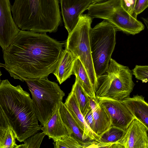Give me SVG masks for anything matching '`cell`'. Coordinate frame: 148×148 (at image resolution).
<instances>
[{"label": "cell", "mask_w": 148, "mask_h": 148, "mask_svg": "<svg viewBox=\"0 0 148 148\" xmlns=\"http://www.w3.org/2000/svg\"><path fill=\"white\" fill-rule=\"evenodd\" d=\"M132 71L137 79L143 83L148 82V65H136Z\"/></svg>", "instance_id": "cb8c5ba5"}, {"label": "cell", "mask_w": 148, "mask_h": 148, "mask_svg": "<svg viewBox=\"0 0 148 148\" xmlns=\"http://www.w3.org/2000/svg\"><path fill=\"white\" fill-rule=\"evenodd\" d=\"M45 135L43 132H37L25 140L24 144L17 145L15 148H39Z\"/></svg>", "instance_id": "7402d4cb"}, {"label": "cell", "mask_w": 148, "mask_h": 148, "mask_svg": "<svg viewBox=\"0 0 148 148\" xmlns=\"http://www.w3.org/2000/svg\"><path fill=\"white\" fill-rule=\"evenodd\" d=\"M123 7L132 15L136 0H120Z\"/></svg>", "instance_id": "83f0119b"}, {"label": "cell", "mask_w": 148, "mask_h": 148, "mask_svg": "<svg viewBox=\"0 0 148 148\" xmlns=\"http://www.w3.org/2000/svg\"><path fill=\"white\" fill-rule=\"evenodd\" d=\"M76 58L67 49L63 50L56 69L53 73L60 84L73 74V66Z\"/></svg>", "instance_id": "5bb4252c"}, {"label": "cell", "mask_w": 148, "mask_h": 148, "mask_svg": "<svg viewBox=\"0 0 148 148\" xmlns=\"http://www.w3.org/2000/svg\"><path fill=\"white\" fill-rule=\"evenodd\" d=\"M71 92L74 94L80 111L84 117L90 109L89 96L76 79Z\"/></svg>", "instance_id": "ffe728a7"}, {"label": "cell", "mask_w": 148, "mask_h": 148, "mask_svg": "<svg viewBox=\"0 0 148 148\" xmlns=\"http://www.w3.org/2000/svg\"><path fill=\"white\" fill-rule=\"evenodd\" d=\"M92 18L86 14H82L80 16L77 25L68 34L66 49L82 62L95 92L98 86V79L94 69L89 38Z\"/></svg>", "instance_id": "52a82bcc"}, {"label": "cell", "mask_w": 148, "mask_h": 148, "mask_svg": "<svg viewBox=\"0 0 148 148\" xmlns=\"http://www.w3.org/2000/svg\"><path fill=\"white\" fill-rule=\"evenodd\" d=\"M92 112L95 123L94 132L99 137L112 126L111 119L105 108L99 103Z\"/></svg>", "instance_id": "d6986e66"}, {"label": "cell", "mask_w": 148, "mask_h": 148, "mask_svg": "<svg viewBox=\"0 0 148 148\" xmlns=\"http://www.w3.org/2000/svg\"><path fill=\"white\" fill-rule=\"evenodd\" d=\"M97 99L99 103L105 108L109 114L112 126L125 131L135 118L126 103L123 101Z\"/></svg>", "instance_id": "ba28073f"}, {"label": "cell", "mask_w": 148, "mask_h": 148, "mask_svg": "<svg viewBox=\"0 0 148 148\" xmlns=\"http://www.w3.org/2000/svg\"><path fill=\"white\" fill-rule=\"evenodd\" d=\"M23 80L31 94L38 120L45 126L54 112L60 108L65 93L57 83L49 81L47 77Z\"/></svg>", "instance_id": "5b68a950"}, {"label": "cell", "mask_w": 148, "mask_h": 148, "mask_svg": "<svg viewBox=\"0 0 148 148\" xmlns=\"http://www.w3.org/2000/svg\"><path fill=\"white\" fill-rule=\"evenodd\" d=\"M55 148H82V145L71 136L62 137L53 143Z\"/></svg>", "instance_id": "603a6c76"}, {"label": "cell", "mask_w": 148, "mask_h": 148, "mask_svg": "<svg viewBox=\"0 0 148 148\" xmlns=\"http://www.w3.org/2000/svg\"><path fill=\"white\" fill-rule=\"evenodd\" d=\"M16 139L15 133L0 111V148H15L18 145Z\"/></svg>", "instance_id": "ac0fdd59"}, {"label": "cell", "mask_w": 148, "mask_h": 148, "mask_svg": "<svg viewBox=\"0 0 148 148\" xmlns=\"http://www.w3.org/2000/svg\"><path fill=\"white\" fill-rule=\"evenodd\" d=\"M116 30L113 25L105 20L90 29L91 56L97 79L107 70L116 44Z\"/></svg>", "instance_id": "8992f818"}, {"label": "cell", "mask_w": 148, "mask_h": 148, "mask_svg": "<svg viewBox=\"0 0 148 148\" xmlns=\"http://www.w3.org/2000/svg\"><path fill=\"white\" fill-rule=\"evenodd\" d=\"M148 7V0H136L132 15L137 18L138 15L144 11Z\"/></svg>", "instance_id": "d4e9b609"}, {"label": "cell", "mask_w": 148, "mask_h": 148, "mask_svg": "<svg viewBox=\"0 0 148 148\" xmlns=\"http://www.w3.org/2000/svg\"><path fill=\"white\" fill-rule=\"evenodd\" d=\"M41 130L49 137V139L51 138L54 141L72 134L62 119L59 109L54 112L45 126H42Z\"/></svg>", "instance_id": "4fadbf2b"}, {"label": "cell", "mask_w": 148, "mask_h": 148, "mask_svg": "<svg viewBox=\"0 0 148 148\" xmlns=\"http://www.w3.org/2000/svg\"><path fill=\"white\" fill-rule=\"evenodd\" d=\"M134 117L146 128L148 131V103L142 95H136L123 101Z\"/></svg>", "instance_id": "9a60e30c"}, {"label": "cell", "mask_w": 148, "mask_h": 148, "mask_svg": "<svg viewBox=\"0 0 148 148\" xmlns=\"http://www.w3.org/2000/svg\"><path fill=\"white\" fill-rule=\"evenodd\" d=\"M125 132L120 128L112 126L99 135V138L95 141L102 143L119 142L123 136Z\"/></svg>", "instance_id": "44dd1931"}, {"label": "cell", "mask_w": 148, "mask_h": 148, "mask_svg": "<svg viewBox=\"0 0 148 148\" xmlns=\"http://www.w3.org/2000/svg\"><path fill=\"white\" fill-rule=\"evenodd\" d=\"M64 104L71 115L83 132L84 139L88 142L97 141L98 138L86 124L84 117L81 113L74 94H69Z\"/></svg>", "instance_id": "7c38bea8"}, {"label": "cell", "mask_w": 148, "mask_h": 148, "mask_svg": "<svg viewBox=\"0 0 148 148\" xmlns=\"http://www.w3.org/2000/svg\"><path fill=\"white\" fill-rule=\"evenodd\" d=\"M73 74L76 79L88 96L92 98L96 97L95 92L85 68L78 58L75 62Z\"/></svg>", "instance_id": "e0dca14e"}, {"label": "cell", "mask_w": 148, "mask_h": 148, "mask_svg": "<svg viewBox=\"0 0 148 148\" xmlns=\"http://www.w3.org/2000/svg\"><path fill=\"white\" fill-rule=\"evenodd\" d=\"M84 118L85 121L88 127L98 139L99 137L95 134L94 132L95 123L92 112L91 109L84 117Z\"/></svg>", "instance_id": "4316f807"}, {"label": "cell", "mask_w": 148, "mask_h": 148, "mask_svg": "<svg viewBox=\"0 0 148 148\" xmlns=\"http://www.w3.org/2000/svg\"><path fill=\"white\" fill-rule=\"evenodd\" d=\"M59 111L63 122L72 133L71 136L82 145L83 148H87L91 141L88 142L84 139L83 132L62 102Z\"/></svg>", "instance_id": "2e32d148"}, {"label": "cell", "mask_w": 148, "mask_h": 148, "mask_svg": "<svg viewBox=\"0 0 148 148\" xmlns=\"http://www.w3.org/2000/svg\"><path fill=\"white\" fill-rule=\"evenodd\" d=\"M105 73L98 78L97 98L123 101L129 98L135 84L129 67L111 58Z\"/></svg>", "instance_id": "277c9868"}, {"label": "cell", "mask_w": 148, "mask_h": 148, "mask_svg": "<svg viewBox=\"0 0 148 148\" xmlns=\"http://www.w3.org/2000/svg\"><path fill=\"white\" fill-rule=\"evenodd\" d=\"M89 105L92 111H94L99 105V103L97 97L92 98L89 97Z\"/></svg>", "instance_id": "f1b7e54d"}, {"label": "cell", "mask_w": 148, "mask_h": 148, "mask_svg": "<svg viewBox=\"0 0 148 148\" xmlns=\"http://www.w3.org/2000/svg\"><path fill=\"white\" fill-rule=\"evenodd\" d=\"M64 27L70 34L77 25L80 16L94 3L92 0H60Z\"/></svg>", "instance_id": "30bf717a"}, {"label": "cell", "mask_w": 148, "mask_h": 148, "mask_svg": "<svg viewBox=\"0 0 148 148\" xmlns=\"http://www.w3.org/2000/svg\"><path fill=\"white\" fill-rule=\"evenodd\" d=\"M148 130L135 117L119 142L124 148H148Z\"/></svg>", "instance_id": "8fae6325"}, {"label": "cell", "mask_w": 148, "mask_h": 148, "mask_svg": "<svg viewBox=\"0 0 148 148\" xmlns=\"http://www.w3.org/2000/svg\"><path fill=\"white\" fill-rule=\"evenodd\" d=\"M59 0H15L11 10L22 30L46 33L56 32L62 23Z\"/></svg>", "instance_id": "3957f363"}, {"label": "cell", "mask_w": 148, "mask_h": 148, "mask_svg": "<svg viewBox=\"0 0 148 148\" xmlns=\"http://www.w3.org/2000/svg\"><path fill=\"white\" fill-rule=\"evenodd\" d=\"M93 2L95 3H97L99 2H101L103 1H107L108 0H92Z\"/></svg>", "instance_id": "f546056e"}, {"label": "cell", "mask_w": 148, "mask_h": 148, "mask_svg": "<svg viewBox=\"0 0 148 148\" xmlns=\"http://www.w3.org/2000/svg\"><path fill=\"white\" fill-rule=\"evenodd\" d=\"M88 148H124L119 142L116 143H102L95 140L92 141Z\"/></svg>", "instance_id": "484cf974"}, {"label": "cell", "mask_w": 148, "mask_h": 148, "mask_svg": "<svg viewBox=\"0 0 148 148\" xmlns=\"http://www.w3.org/2000/svg\"><path fill=\"white\" fill-rule=\"evenodd\" d=\"M11 7L10 0H0V45L3 51L21 30L12 16Z\"/></svg>", "instance_id": "9c48e42d"}, {"label": "cell", "mask_w": 148, "mask_h": 148, "mask_svg": "<svg viewBox=\"0 0 148 148\" xmlns=\"http://www.w3.org/2000/svg\"><path fill=\"white\" fill-rule=\"evenodd\" d=\"M62 45L46 33L21 30L3 51L4 63L1 66L23 82L24 78L47 77L56 69Z\"/></svg>", "instance_id": "6da1fadb"}, {"label": "cell", "mask_w": 148, "mask_h": 148, "mask_svg": "<svg viewBox=\"0 0 148 148\" xmlns=\"http://www.w3.org/2000/svg\"><path fill=\"white\" fill-rule=\"evenodd\" d=\"M0 110L20 142L41 130L29 94L7 79L0 81Z\"/></svg>", "instance_id": "7a4b0ae2"}]
</instances>
